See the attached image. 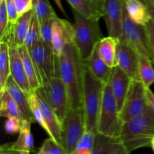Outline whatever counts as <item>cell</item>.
<instances>
[{"mask_svg": "<svg viewBox=\"0 0 154 154\" xmlns=\"http://www.w3.org/2000/svg\"><path fill=\"white\" fill-rule=\"evenodd\" d=\"M120 138H110L102 134L97 133L95 144L91 154H110Z\"/></svg>", "mask_w": 154, "mask_h": 154, "instance_id": "cell-29", "label": "cell"}, {"mask_svg": "<svg viewBox=\"0 0 154 154\" xmlns=\"http://www.w3.org/2000/svg\"><path fill=\"white\" fill-rule=\"evenodd\" d=\"M35 93L37 96L44 120H45L47 126L48 128V130H49L48 135L53 139L55 140L57 142L61 144V122L60 121L56 113L54 112L53 108L50 105L49 102L47 100L42 87L37 89L35 91Z\"/></svg>", "mask_w": 154, "mask_h": 154, "instance_id": "cell-14", "label": "cell"}, {"mask_svg": "<svg viewBox=\"0 0 154 154\" xmlns=\"http://www.w3.org/2000/svg\"><path fill=\"white\" fill-rule=\"evenodd\" d=\"M96 134L85 132L78 142L73 154H91L93 150Z\"/></svg>", "mask_w": 154, "mask_h": 154, "instance_id": "cell-32", "label": "cell"}, {"mask_svg": "<svg viewBox=\"0 0 154 154\" xmlns=\"http://www.w3.org/2000/svg\"><path fill=\"white\" fill-rule=\"evenodd\" d=\"M120 141L129 153L143 147H152L154 139V114L151 111L124 122Z\"/></svg>", "mask_w": 154, "mask_h": 154, "instance_id": "cell-2", "label": "cell"}, {"mask_svg": "<svg viewBox=\"0 0 154 154\" xmlns=\"http://www.w3.org/2000/svg\"><path fill=\"white\" fill-rule=\"evenodd\" d=\"M129 18L139 25L146 26L151 17L147 5L141 0H123Z\"/></svg>", "mask_w": 154, "mask_h": 154, "instance_id": "cell-21", "label": "cell"}, {"mask_svg": "<svg viewBox=\"0 0 154 154\" xmlns=\"http://www.w3.org/2000/svg\"><path fill=\"white\" fill-rule=\"evenodd\" d=\"M146 96L150 111L154 114V93L150 88H146Z\"/></svg>", "mask_w": 154, "mask_h": 154, "instance_id": "cell-42", "label": "cell"}, {"mask_svg": "<svg viewBox=\"0 0 154 154\" xmlns=\"http://www.w3.org/2000/svg\"><path fill=\"white\" fill-rule=\"evenodd\" d=\"M40 41V25H39V23L37 17L34 14L32 17V19L31 23H30L26 37L24 46L27 49H30L32 47L34 46L35 44H37Z\"/></svg>", "mask_w": 154, "mask_h": 154, "instance_id": "cell-31", "label": "cell"}, {"mask_svg": "<svg viewBox=\"0 0 154 154\" xmlns=\"http://www.w3.org/2000/svg\"><path fill=\"white\" fill-rule=\"evenodd\" d=\"M132 79L125 73L120 67L113 68L112 74L110 78L111 90L117 100L118 110L120 112L124 104L125 99L129 93Z\"/></svg>", "mask_w": 154, "mask_h": 154, "instance_id": "cell-16", "label": "cell"}, {"mask_svg": "<svg viewBox=\"0 0 154 154\" xmlns=\"http://www.w3.org/2000/svg\"><path fill=\"white\" fill-rule=\"evenodd\" d=\"M54 19L48 20L43 23L40 24V35L41 41L44 43L51 45V39H52V28Z\"/></svg>", "mask_w": 154, "mask_h": 154, "instance_id": "cell-34", "label": "cell"}, {"mask_svg": "<svg viewBox=\"0 0 154 154\" xmlns=\"http://www.w3.org/2000/svg\"><path fill=\"white\" fill-rule=\"evenodd\" d=\"M139 77L146 88H150L154 84V68L151 60L145 56H140Z\"/></svg>", "mask_w": 154, "mask_h": 154, "instance_id": "cell-28", "label": "cell"}, {"mask_svg": "<svg viewBox=\"0 0 154 154\" xmlns=\"http://www.w3.org/2000/svg\"><path fill=\"white\" fill-rule=\"evenodd\" d=\"M123 123L109 80L104 87L103 99L98 123V133L110 138H119Z\"/></svg>", "mask_w": 154, "mask_h": 154, "instance_id": "cell-5", "label": "cell"}, {"mask_svg": "<svg viewBox=\"0 0 154 154\" xmlns=\"http://www.w3.org/2000/svg\"><path fill=\"white\" fill-rule=\"evenodd\" d=\"M11 76L9 45L5 41L0 42V94L5 91L6 83Z\"/></svg>", "mask_w": 154, "mask_h": 154, "instance_id": "cell-25", "label": "cell"}, {"mask_svg": "<svg viewBox=\"0 0 154 154\" xmlns=\"http://www.w3.org/2000/svg\"><path fill=\"white\" fill-rule=\"evenodd\" d=\"M29 50L42 86L55 76H58L57 57L51 45L40 41Z\"/></svg>", "mask_w": 154, "mask_h": 154, "instance_id": "cell-7", "label": "cell"}, {"mask_svg": "<svg viewBox=\"0 0 154 154\" xmlns=\"http://www.w3.org/2000/svg\"><path fill=\"white\" fill-rule=\"evenodd\" d=\"M33 15L34 11L31 10L20 17L14 25L8 26L5 33L0 42L5 41L8 44L9 46H15L17 48L24 46L26 37Z\"/></svg>", "mask_w": 154, "mask_h": 154, "instance_id": "cell-15", "label": "cell"}, {"mask_svg": "<svg viewBox=\"0 0 154 154\" xmlns=\"http://www.w3.org/2000/svg\"><path fill=\"white\" fill-rule=\"evenodd\" d=\"M41 147L47 154H67L63 146L51 137L44 141Z\"/></svg>", "mask_w": 154, "mask_h": 154, "instance_id": "cell-33", "label": "cell"}, {"mask_svg": "<svg viewBox=\"0 0 154 154\" xmlns=\"http://www.w3.org/2000/svg\"><path fill=\"white\" fill-rule=\"evenodd\" d=\"M123 39L120 41L126 42L139 55L147 57L153 63V56L146 26L139 25L132 21L126 12L125 5L123 9Z\"/></svg>", "mask_w": 154, "mask_h": 154, "instance_id": "cell-8", "label": "cell"}, {"mask_svg": "<svg viewBox=\"0 0 154 154\" xmlns=\"http://www.w3.org/2000/svg\"><path fill=\"white\" fill-rule=\"evenodd\" d=\"M67 2L72 10L85 17L99 20L103 17L104 0H67Z\"/></svg>", "mask_w": 154, "mask_h": 154, "instance_id": "cell-20", "label": "cell"}, {"mask_svg": "<svg viewBox=\"0 0 154 154\" xmlns=\"http://www.w3.org/2000/svg\"><path fill=\"white\" fill-rule=\"evenodd\" d=\"M18 49H19L21 59H22L24 69H25V72L26 73L30 87H31L32 90L34 92L39 87H42L38 77L35 67V65L33 63L32 60L29 52V50L25 46L18 48Z\"/></svg>", "mask_w": 154, "mask_h": 154, "instance_id": "cell-24", "label": "cell"}, {"mask_svg": "<svg viewBox=\"0 0 154 154\" xmlns=\"http://www.w3.org/2000/svg\"><path fill=\"white\" fill-rule=\"evenodd\" d=\"M147 35H148L149 43H150V50H151L152 56H153V63L154 65V22L150 20L148 23L146 25Z\"/></svg>", "mask_w": 154, "mask_h": 154, "instance_id": "cell-39", "label": "cell"}, {"mask_svg": "<svg viewBox=\"0 0 154 154\" xmlns=\"http://www.w3.org/2000/svg\"><path fill=\"white\" fill-rule=\"evenodd\" d=\"M42 88L47 100L62 123L70 108L66 86L60 77L55 76L47 81Z\"/></svg>", "mask_w": 154, "mask_h": 154, "instance_id": "cell-10", "label": "cell"}, {"mask_svg": "<svg viewBox=\"0 0 154 154\" xmlns=\"http://www.w3.org/2000/svg\"><path fill=\"white\" fill-rule=\"evenodd\" d=\"M36 154H47V153L45 151V150H43V149L42 148V147H41V148L39 149V150L37 152V153H36Z\"/></svg>", "mask_w": 154, "mask_h": 154, "instance_id": "cell-45", "label": "cell"}, {"mask_svg": "<svg viewBox=\"0 0 154 154\" xmlns=\"http://www.w3.org/2000/svg\"><path fill=\"white\" fill-rule=\"evenodd\" d=\"M5 90L8 92L9 94L19 107L22 114L23 120H27L31 123H35L30 109L28 95L26 94L25 92L17 85L11 76L9 77L8 79Z\"/></svg>", "mask_w": 154, "mask_h": 154, "instance_id": "cell-19", "label": "cell"}, {"mask_svg": "<svg viewBox=\"0 0 154 154\" xmlns=\"http://www.w3.org/2000/svg\"><path fill=\"white\" fill-rule=\"evenodd\" d=\"M8 26V17L6 10L5 0H0V40L3 38Z\"/></svg>", "mask_w": 154, "mask_h": 154, "instance_id": "cell-35", "label": "cell"}, {"mask_svg": "<svg viewBox=\"0 0 154 154\" xmlns=\"http://www.w3.org/2000/svg\"><path fill=\"white\" fill-rule=\"evenodd\" d=\"M123 0H104L103 17L108 35L123 39Z\"/></svg>", "mask_w": 154, "mask_h": 154, "instance_id": "cell-11", "label": "cell"}, {"mask_svg": "<svg viewBox=\"0 0 154 154\" xmlns=\"http://www.w3.org/2000/svg\"><path fill=\"white\" fill-rule=\"evenodd\" d=\"M140 56L124 41H118L117 48V66L120 67L132 80L140 81Z\"/></svg>", "mask_w": 154, "mask_h": 154, "instance_id": "cell-12", "label": "cell"}, {"mask_svg": "<svg viewBox=\"0 0 154 154\" xmlns=\"http://www.w3.org/2000/svg\"><path fill=\"white\" fill-rule=\"evenodd\" d=\"M151 20L154 22V0H144Z\"/></svg>", "mask_w": 154, "mask_h": 154, "instance_id": "cell-43", "label": "cell"}, {"mask_svg": "<svg viewBox=\"0 0 154 154\" xmlns=\"http://www.w3.org/2000/svg\"><path fill=\"white\" fill-rule=\"evenodd\" d=\"M32 10L38 20L39 25L48 20L57 17L49 0H33Z\"/></svg>", "mask_w": 154, "mask_h": 154, "instance_id": "cell-27", "label": "cell"}, {"mask_svg": "<svg viewBox=\"0 0 154 154\" xmlns=\"http://www.w3.org/2000/svg\"><path fill=\"white\" fill-rule=\"evenodd\" d=\"M85 132V119L83 108H69L62 123L61 132V144L67 154H73Z\"/></svg>", "mask_w": 154, "mask_h": 154, "instance_id": "cell-6", "label": "cell"}, {"mask_svg": "<svg viewBox=\"0 0 154 154\" xmlns=\"http://www.w3.org/2000/svg\"><path fill=\"white\" fill-rule=\"evenodd\" d=\"M31 123L29 120H23L19 136L15 142L11 143L13 148L26 154H31L34 148V138L31 132Z\"/></svg>", "mask_w": 154, "mask_h": 154, "instance_id": "cell-23", "label": "cell"}, {"mask_svg": "<svg viewBox=\"0 0 154 154\" xmlns=\"http://www.w3.org/2000/svg\"><path fill=\"white\" fill-rule=\"evenodd\" d=\"M73 15L75 19V45L83 60H86L102 38L99 20L85 17L75 10H73Z\"/></svg>", "mask_w": 154, "mask_h": 154, "instance_id": "cell-4", "label": "cell"}, {"mask_svg": "<svg viewBox=\"0 0 154 154\" xmlns=\"http://www.w3.org/2000/svg\"><path fill=\"white\" fill-rule=\"evenodd\" d=\"M5 4L8 17V26H12L16 23L17 21L19 19L17 11L14 0H5Z\"/></svg>", "mask_w": 154, "mask_h": 154, "instance_id": "cell-37", "label": "cell"}, {"mask_svg": "<svg viewBox=\"0 0 154 154\" xmlns=\"http://www.w3.org/2000/svg\"><path fill=\"white\" fill-rule=\"evenodd\" d=\"M118 41V39L108 35L102 38L97 44L99 54L106 64L112 69L117 66V48Z\"/></svg>", "mask_w": 154, "mask_h": 154, "instance_id": "cell-22", "label": "cell"}, {"mask_svg": "<svg viewBox=\"0 0 154 154\" xmlns=\"http://www.w3.org/2000/svg\"><path fill=\"white\" fill-rule=\"evenodd\" d=\"M28 99L29 102L30 109H31L32 114L33 117H34L35 122L37 123L48 135L49 130H48V126H47L46 123H45V120H44L43 115H42V110H41L40 106H39L37 96H36L35 91L29 95Z\"/></svg>", "mask_w": 154, "mask_h": 154, "instance_id": "cell-30", "label": "cell"}, {"mask_svg": "<svg viewBox=\"0 0 154 154\" xmlns=\"http://www.w3.org/2000/svg\"><path fill=\"white\" fill-rule=\"evenodd\" d=\"M0 97H1L0 116L5 118L17 117L20 120H23L20 110L8 92L5 90L2 93L0 94Z\"/></svg>", "mask_w": 154, "mask_h": 154, "instance_id": "cell-26", "label": "cell"}, {"mask_svg": "<svg viewBox=\"0 0 154 154\" xmlns=\"http://www.w3.org/2000/svg\"><path fill=\"white\" fill-rule=\"evenodd\" d=\"M84 66L91 72L92 75L102 82L106 84L109 81L112 74L113 69L109 67L99 54L97 45L93 49L90 57L86 60H83Z\"/></svg>", "mask_w": 154, "mask_h": 154, "instance_id": "cell-18", "label": "cell"}, {"mask_svg": "<svg viewBox=\"0 0 154 154\" xmlns=\"http://www.w3.org/2000/svg\"><path fill=\"white\" fill-rule=\"evenodd\" d=\"M141 1H142V2H144V0H141Z\"/></svg>", "mask_w": 154, "mask_h": 154, "instance_id": "cell-47", "label": "cell"}, {"mask_svg": "<svg viewBox=\"0 0 154 154\" xmlns=\"http://www.w3.org/2000/svg\"><path fill=\"white\" fill-rule=\"evenodd\" d=\"M75 42V26L69 20L56 17L53 22L51 47L58 58L67 44Z\"/></svg>", "mask_w": 154, "mask_h": 154, "instance_id": "cell-13", "label": "cell"}, {"mask_svg": "<svg viewBox=\"0 0 154 154\" xmlns=\"http://www.w3.org/2000/svg\"><path fill=\"white\" fill-rule=\"evenodd\" d=\"M110 154H130L128 152V150H126V147L123 146V144L120 142V141H119L117 144H115V146L113 148L112 151L111 152Z\"/></svg>", "mask_w": 154, "mask_h": 154, "instance_id": "cell-41", "label": "cell"}, {"mask_svg": "<svg viewBox=\"0 0 154 154\" xmlns=\"http://www.w3.org/2000/svg\"><path fill=\"white\" fill-rule=\"evenodd\" d=\"M21 121L17 117H9L7 118L5 123V131L10 135H15L19 133L21 129Z\"/></svg>", "mask_w": 154, "mask_h": 154, "instance_id": "cell-36", "label": "cell"}, {"mask_svg": "<svg viewBox=\"0 0 154 154\" xmlns=\"http://www.w3.org/2000/svg\"><path fill=\"white\" fill-rule=\"evenodd\" d=\"M58 76L66 86L72 108H83L85 66L75 42L65 46L57 58Z\"/></svg>", "mask_w": 154, "mask_h": 154, "instance_id": "cell-1", "label": "cell"}, {"mask_svg": "<svg viewBox=\"0 0 154 154\" xmlns=\"http://www.w3.org/2000/svg\"><path fill=\"white\" fill-rule=\"evenodd\" d=\"M11 76L26 95L32 93L17 47L9 46Z\"/></svg>", "mask_w": 154, "mask_h": 154, "instance_id": "cell-17", "label": "cell"}, {"mask_svg": "<svg viewBox=\"0 0 154 154\" xmlns=\"http://www.w3.org/2000/svg\"><path fill=\"white\" fill-rule=\"evenodd\" d=\"M105 84L96 79L85 67L83 110L85 119L86 132L98 133V123Z\"/></svg>", "mask_w": 154, "mask_h": 154, "instance_id": "cell-3", "label": "cell"}, {"mask_svg": "<svg viewBox=\"0 0 154 154\" xmlns=\"http://www.w3.org/2000/svg\"><path fill=\"white\" fill-rule=\"evenodd\" d=\"M19 17L33 9V0H14Z\"/></svg>", "mask_w": 154, "mask_h": 154, "instance_id": "cell-38", "label": "cell"}, {"mask_svg": "<svg viewBox=\"0 0 154 154\" xmlns=\"http://www.w3.org/2000/svg\"><path fill=\"white\" fill-rule=\"evenodd\" d=\"M0 154H26L20 150L13 148L11 143L10 144H2L0 148Z\"/></svg>", "mask_w": 154, "mask_h": 154, "instance_id": "cell-40", "label": "cell"}, {"mask_svg": "<svg viewBox=\"0 0 154 154\" xmlns=\"http://www.w3.org/2000/svg\"><path fill=\"white\" fill-rule=\"evenodd\" d=\"M150 111L146 96V87L141 81L132 80L129 93L120 112L121 120L124 123Z\"/></svg>", "mask_w": 154, "mask_h": 154, "instance_id": "cell-9", "label": "cell"}, {"mask_svg": "<svg viewBox=\"0 0 154 154\" xmlns=\"http://www.w3.org/2000/svg\"><path fill=\"white\" fill-rule=\"evenodd\" d=\"M152 148H153V151H154V139H153V143H152Z\"/></svg>", "mask_w": 154, "mask_h": 154, "instance_id": "cell-46", "label": "cell"}, {"mask_svg": "<svg viewBox=\"0 0 154 154\" xmlns=\"http://www.w3.org/2000/svg\"><path fill=\"white\" fill-rule=\"evenodd\" d=\"M54 2H55V4L57 5V7L59 8V9L60 10V11L62 12V13L63 14L66 15V11H65L64 10V8H63V5H62V2H61V0H54Z\"/></svg>", "mask_w": 154, "mask_h": 154, "instance_id": "cell-44", "label": "cell"}]
</instances>
